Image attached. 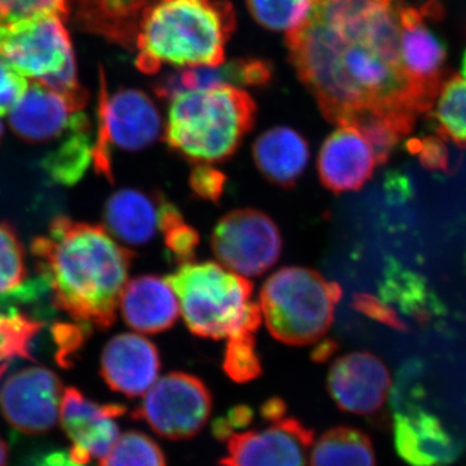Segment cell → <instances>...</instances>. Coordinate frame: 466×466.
Here are the masks:
<instances>
[{"mask_svg": "<svg viewBox=\"0 0 466 466\" xmlns=\"http://www.w3.org/2000/svg\"><path fill=\"white\" fill-rule=\"evenodd\" d=\"M61 20L46 15L0 25V58L32 79L60 72L75 57Z\"/></svg>", "mask_w": 466, "mask_h": 466, "instance_id": "cell-10", "label": "cell"}, {"mask_svg": "<svg viewBox=\"0 0 466 466\" xmlns=\"http://www.w3.org/2000/svg\"><path fill=\"white\" fill-rule=\"evenodd\" d=\"M27 280L26 253L16 229L0 222V297L11 293Z\"/></svg>", "mask_w": 466, "mask_h": 466, "instance_id": "cell-34", "label": "cell"}, {"mask_svg": "<svg viewBox=\"0 0 466 466\" xmlns=\"http://www.w3.org/2000/svg\"><path fill=\"white\" fill-rule=\"evenodd\" d=\"M227 175L210 164H196L189 174V187L201 200L218 204L225 195Z\"/></svg>", "mask_w": 466, "mask_h": 466, "instance_id": "cell-38", "label": "cell"}, {"mask_svg": "<svg viewBox=\"0 0 466 466\" xmlns=\"http://www.w3.org/2000/svg\"><path fill=\"white\" fill-rule=\"evenodd\" d=\"M91 332V327L76 321H56L52 324L51 336L56 348L55 358L58 366L73 367L76 355L84 348Z\"/></svg>", "mask_w": 466, "mask_h": 466, "instance_id": "cell-36", "label": "cell"}, {"mask_svg": "<svg viewBox=\"0 0 466 466\" xmlns=\"http://www.w3.org/2000/svg\"><path fill=\"white\" fill-rule=\"evenodd\" d=\"M431 113L441 139L466 147V78L452 76L443 82Z\"/></svg>", "mask_w": 466, "mask_h": 466, "instance_id": "cell-28", "label": "cell"}, {"mask_svg": "<svg viewBox=\"0 0 466 466\" xmlns=\"http://www.w3.org/2000/svg\"><path fill=\"white\" fill-rule=\"evenodd\" d=\"M380 299L417 321H429L440 312L434 294L426 287L424 279L397 262H389L380 285Z\"/></svg>", "mask_w": 466, "mask_h": 466, "instance_id": "cell-26", "label": "cell"}, {"mask_svg": "<svg viewBox=\"0 0 466 466\" xmlns=\"http://www.w3.org/2000/svg\"><path fill=\"white\" fill-rule=\"evenodd\" d=\"M314 5L315 0H247L250 15L259 25L285 33L302 25Z\"/></svg>", "mask_w": 466, "mask_h": 466, "instance_id": "cell-31", "label": "cell"}, {"mask_svg": "<svg viewBox=\"0 0 466 466\" xmlns=\"http://www.w3.org/2000/svg\"><path fill=\"white\" fill-rule=\"evenodd\" d=\"M394 444L410 466H449L464 452V443L419 403L394 410Z\"/></svg>", "mask_w": 466, "mask_h": 466, "instance_id": "cell-16", "label": "cell"}, {"mask_svg": "<svg viewBox=\"0 0 466 466\" xmlns=\"http://www.w3.org/2000/svg\"><path fill=\"white\" fill-rule=\"evenodd\" d=\"M400 5L394 0H315L308 20L287 33L300 82L334 125L388 119L407 135L431 112L404 72Z\"/></svg>", "mask_w": 466, "mask_h": 466, "instance_id": "cell-1", "label": "cell"}, {"mask_svg": "<svg viewBox=\"0 0 466 466\" xmlns=\"http://www.w3.org/2000/svg\"><path fill=\"white\" fill-rule=\"evenodd\" d=\"M104 227L128 247H143L158 231L157 193L148 195L137 188L113 193L104 207Z\"/></svg>", "mask_w": 466, "mask_h": 466, "instance_id": "cell-24", "label": "cell"}, {"mask_svg": "<svg viewBox=\"0 0 466 466\" xmlns=\"http://www.w3.org/2000/svg\"><path fill=\"white\" fill-rule=\"evenodd\" d=\"M69 14V0H0V25L46 15L66 18Z\"/></svg>", "mask_w": 466, "mask_h": 466, "instance_id": "cell-35", "label": "cell"}, {"mask_svg": "<svg viewBox=\"0 0 466 466\" xmlns=\"http://www.w3.org/2000/svg\"><path fill=\"white\" fill-rule=\"evenodd\" d=\"M35 466H85L70 458L69 453L52 452L39 460Z\"/></svg>", "mask_w": 466, "mask_h": 466, "instance_id": "cell-42", "label": "cell"}, {"mask_svg": "<svg viewBox=\"0 0 466 466\" xmlns=\"http://www.w3.org/2000/svg\"><path fill=\"white\" fill-rule=\"evenodd\" d=\"M125 413L121 404L96 403L78 389H66L60 417L61 426L72 441L70 458L82 465L92 458H104L119 438L116 419Z\"/></svg>", "mask_w": 466, "mask_h": 466, "instance_id": "cell-15", "label": "cell"}, {"mask_svg": "<svg viewBox=\"0 0 466 466\" xmlns=\"http://www.w3.org/2000/svg\"><path fill=\"white\" fill-rule=\"evenodd\" d=\"M285 413V404L279 398H272L266 401L262 406V415L268 421H276V420L283 419Z\"/></svg>", "mask_w": 466, "mask_h": 466, "instance_id": "cell-43", "label": "cell"}, {"mask_svg": "<svg viewBox=\"0 0 466 466\" xmlns=\"http://www.w3.org/2000/svg\"><path fill=\"white\" fill-rule=\"evenodd\" d=\"M125 323L143 334H158L173 328L179 318L177 296L165 279L142 275L126 284L119 299Z\"/></svg>", "mask_w": 466, "mask_h": 466, "instance_id": "cell-19", "label": "cell"}, {"mask_svg": "<svg viewBox=\"0 0 466 466\" xmlns=\"http://www.w3.org/2000/svg\"><path fill=\"white\" fill-rule=\"evenodd\" d=\"M161 358L155 343L135 333L110 339L100 359V375L113 391L142 397L158 380Z\"/></svg>", "mask_w": 466, "mask_h": 466, "instance_id": "cell-17", "label": "cell"}, {"mask_svg": "<svg viewBox=\"0 0 466 466\" xmlns=\"http://www.w3.org/2000/svg\"><path fill=\"white\" fill-rule=\"evenodd\" d=\"M235 29L228 0H152L140 21L135 64L146 75L164 66H220Z\"/></svg>", "mask_w": 466, "mask_h": 466, "instance_id": "cell-3", "label": "cell"}, {"mask_svg": "<svg viewBox=\"0 0 466 466\" xmlns=\"http://www.w3.org/2000/svg\"><path fill=\"white\" fill-rule=\"evenodd\" d=\"M256 332L244 330L228 337L223 357V370L236 383L254 381L262 375V361L256 350Z\"/></svg>", "mask_w": 466, "mask_h": 466, "instance_id": "cell-33", "label": "cell"}, {"mask_svg": "<svg viewBox=\"0 0 466 466\" xmlns=\"http://www.w3.org/2000/svg\"><path fill=\"white\" fill-rule=\"evenodd\" d=\"M165 280L179 302L189 332L202 339H223L257 332L262 323L258 303L251 302L254 285L216 262L186 263Z\"/></svg>", "mask_w": 466, "mask_h": 466, "instance_id": "cell-5", "label": "cell"}, {"mask_svg": "<svg viewBox=\"0 0 466 466\" xmlns=\"http://www.w3.org/2000/svg\"><path fill=\"white\" fill-rule=\"evenodd\" d=\"M30 250L56 311L97 329L116 323L134 253L106 227L56 217Z\"/></svg>", "mask_w": 466, "mask_h": 466, "instance_id": "cell-2", "label": "cell"}, {"mask_svg": "<svg viewBox=\"0 0 466 466\" xmlns=\"http://www.w3.org/2000/svg\"><path fill=\"white\" fill-rule=\"evenodd\" d=\"M99 466H167L157 443L140 431L119 435L115 446L100 459Z\"/></svg>", "mask_w": 466, "mask_h": 466, "instance_id": "cell-32", "label": "cell"}, {"mask_svg": "<svg viewBox=\"0 0 466 466\" xmlns=\"http://www.w3.org/2000/svg\"><path fill=\"white\" fill-rule=\"evenodd\" d=\"M162 135V118L146 92L122 88L109 96L106 75L100 73L97 131L94 143L95 171L115 182L112 147L126 152H139L153 146Z\"/></svg>", "mask_w": 466, "mask_h": 466, "instance_id": "cell-7", "label": "cell"}, {"mask_svg": "<svg viewBox=\"0 0 466 466\" xmlns=\"http://www.w3.org/2000/svg\"><path fill=\"white\" fill-rule=\"evenodd\" d=\"M87 115L75 113L63 140L42 159L41 167L55 184L70 187L82 179L94 158V139Z\"/></svg>", "mask_w": 466, "mask_h": 466, "instance_id": "cell-25", "label": "cell"}, {"mask_svg": "<svg viewBox=\"0 0 466 466\" xmlns=\"http://www.w3.org/2000/svg\"><path fill=\"white\" fill-rule=\"evenodd\" d=\"M379 167L375 152L355 126L341 125L321 146L318 156L320 182L330 192L359 191Z\"/></svg>", "mask_w": 466, "mask_h": 466, "instance_id": "cell-18", "label": "cell"}, {"mask_svg": "<svg viewBox=\"0 0 466 466\" xmlns=\"http://www.w3.org/2000/svg\"><path fill=\"white\" fill-rule=\"evenodd\" d=\"M400 58L410 84L429 110L433 109L444 78L447 50L426 24V9L400 5Z\"/></svg>", "mask_w": 466, "mask_h": 466, "instance_id": "cell-14", "label": "cell"}, {"mask_svg": "<svg viewBox=\"0 0 466 466\" xmlns=\"http://www.w3.org/2000/svg\"><path fill=\"white\" fill-rule=\"evenodd\" d=\"M152 0H69L76 25L133 50L144 11Z\"/></svg>", "mask_w": 466, "mask_h": 466, "instance_id": "cell-22", "label": "cell"}, {"mask_svg": "<svg viewBox=\"0 0 466 466\" xmlns=\"http://www.w3.org/2000/svg\"><path fill=\"white\" fill-rule=\"evenodd\" d=\"M63 383L45 367H27L0 388V410L12 428L26 435L48 433L57 424Z\"/></svg>", "mask_w": 466, "mask_h": 466, "instance_id": "cell-11", "label": "cell"}, {"mask_svg": "<svg viewBox=\"0 0 466 466\" xmlns=\"http://www.w3.org/2000/svg\"><path fill=\"white\" fill-rule=\"evenodd\" d=\"M352 308L366 315V317L379 321V323L388 325L392 329L400 330V332H406L408 329L406 323L401 320L400 314L391 306H389L388 303L377 299L372 294H355L354 300H352Z\"/></svg>", "mask_w": 466, "mask_h": 466, "instance_id": "cell-40", "label": "cell"}, {"mask_svg": "<svg viewBox=\"0 0 466 466\" xmlns=\"http://www.w3.org/2000/svg\"><path fill=\"white\" fill-rule=\"evenodd\" d=\"M271 63L262 58H236L218 66H195L177 70L156 82L155 92L162 100H171L183 91L201 90L216 86L259 87L271 81Z\"/></svg>", "mask_w": 466, "mask_h": 466, "instance_id": "cell-20", "label": "cell"}, {"mask_svg": "<svg viewBox=\"0 0 466 466\" xmlns=\"http://www.w3.org/2000/svg\"><path fill=\"white\" fill-rule=\"evenodd\" d=\"M327 388L343 412L372 416L388 400L390 373L376 355L367 351L349 352L333 361L328 372Z\"/></svg>", "mask_w": 466, "mask_h": 466, "instance_id": "cell-13", "label": "cell"}, {"mask_svg": "<svg viewBox=\"0 0 466 466\" xmlns=\"http://www.w3.org/2000/svg\"><path fill=\"white\" fill-rule=\"evenodd\" d=\"M8 446L5 444V441L0 438V466L8 465Z\"/></svg>", "mask_w": 466, "mask_h": 466, "instance_id": "cell-45", "label": "cell"}, {"mask_svg": "<svg viewBox=\"0 0 466 466\" xmlns=\"http://www.w3.org/2000/svg\"><path fill=\"white\" fill-rule=\"evenodd\" d=\"M461 73H462V76H464V78H466V51L464 54V57H462Z\"/></svg>", "mask_w": 466, "mask_h": 466, "instance_id": "cell-46", "label": "cell"}, {"mask_svg": "<svg viewBox=\"0 0 466 466\" xmlns=\"http://www.w3.org/2000/svg\"><path fill=\"white\" fill-rule=\"evenodd\" d=\"M213 410V397L198 377L171 372L157 380L133 413L159 437L189 440L200 433Z\"/></svg>", "mask_w": 466, "mask_h": 466, "instance_id": "cell-8", "label": "cell"}, {"mask_svg": "<svg viewBox=\"0 0 466 466\" xmlns=\"http://www.w3.org/2000/svg\"><path fill=\"white\" fill-rule=\"evenodd\" d=\"M158 231L164 236L167 258L182 266L196 258V250L200 245L198 229L184 220L179 208L168 201L162 193H157Z\"/></svg>", "mask_w": 466, "mask_h": 466, "instance_id": "cell-30", "label": "cell"}, {"mask_svg": "<svg viewBox=\"0 0 466 466\" xmlns=\"http://www.w3.org/2000/svg\"><path fill=\"white\" fill-rule=\"evenodd\" d=\"M406 148L410 155L417 156L426 170L449 173L452 167L449 147L441 137H415L408 140Z\"/></svg>", "mask_w": 466, "mask_h": 466, "instance_id": "cell-37", "label": "cell"}, {"mask_svg": "<svg viewBox=\"0 0 466 466\" xmlns=\"http://www.w3.org/2000/svg\"><path fill=\"white\" fill-rule=\"evenodd\" d=\"M75 113L63 96L33 81L9 112V126L24 142L47 143L66 133Z\"/></svg>", "mask_w": 466, "mask_h": 466, "instance_id": "cell-21", "label": "cell"}, {"mask_svg": "<svg viewBox=\"0 0 466 466\" xmlns=\"http://www.w3.org/2000/svg\"><path fill=\"white\" fill-rule=\"evenodd\" d=\"M251 150L262 177L280 188H293L309 161L308 140L287 126L265 131L257 137Z\"/></svg>", "mask_w": 466, "mask_h": 466, "instance_id": "cell-23", "label": "cell"}, {"mask_svg": "<svg viewBox=\"0 0 466 466\" xmlns=\"http://www.w3.org/2000/svg\"><path fill=\"white\" fill-rule=\"evenodd\" d=\"M45 327V320L20 309L0 314V377L15 359L34 360V341Z\"/></svg>", "mask_w": 466, "mask_h": 466, "instance_id": "cell-29", "label": "cell"}, {"mask_svg": "<svg viewBox=\"0 0 466 466\" xmlns=\"http://www.w3.org/2000/svg\"><path fill=\"white\" fill-rule=\"evenodd\" d=\"M311 466H377L370 437L358 429H329L312 446Z\"/></svg>", "mask_w": 466, "mask_h": 466, "instance_id": "cell-27", "label": "cell"}, {"mask_svg": "<svg viewBox=\"0 0 466 466\" xmlns=\"http://www.w3.org/2000/svg\"><path fill=\"white\" fill-rule=\"evenodd\" d=\"M211 249L229 271L256 278L280 258L283 238L274 220L263 211L238 208L220 218L214 227Z\"/></svg>", "mask_w": 466, "mask_h": 466, "instance_id": "cell-9", "label": "cell"}, {"mask_svg": "<svg viewBox=\"0 0 466 466\" xmlns=\"http://www.w3.org/2000/svg\"><path fill=\"white\" fill-rule=\"evenodd\" d=\"M253 420V410L250 407L236 406L229 410L228 415L218 419L213 425V433L216 435L218 440H228L236 429L245 428L250 424Z\"/></svg>", "mask_w": 466, "mask_h": 466, "instance_id": "cell-41", "label": "cell"}, {"mask_svg": "<svg viewBox=\"0 0 466 466\" xmlns=\"http://www.w3.org/2000/svg\"><path fill=\"white\" fill-rule=\"evenodd\" d=\"M29 88L25 76L0 58V116L7 115Z\"/></svg>", "mask_w": 466, "mask_h": 466, "instance_id": "cell-39", "label": "cell"}, {"mask_svg": "<svg viewBox=\"0 0 466 466\" xmlns=\"http://www.w3.org/2000/svg\"><path fill=\"white\" fill-rule=\"evenodd\" d=\"M315 433L296 419H280L260 431L232 434L220 466H308Z\"/></svg>", "mask_w": 466, "mask_h": 466, "instance_id": "cell-12", "label": "cell"}, {"mask_svg": "<svg viewBox=\"0 0 466 466\" xmlns=\"http://www.w3.org/2000/svg\"><path fill=\"white\" fill-rule=\"evenodd\" d=\"M256 115V101L236 86L179 92L168 106L165 142L193 164L223 162L250 133Z\"/></svg>", "mask_w": 466, "mask_h": 466, "instance_id": "cell-4", "label": "cell"}, {"mask_svg": "<svg viewBox=\"0 0 466 466\" xmlns=\"http://www.w3.org/2000/svg\"><path fill=\"white\" fill-rule=\"evenodd\" d=\"M334 350H336V343L333 341L319 343L318 348L312 352V359H314L315 361H325L327 359L332 357Z\"/></svg>", "mask_w": 466, "mask_h": 466, "instance_id": "cell-44", "label": "cell"}, {"mask_svg": "<svg viewBox=\"0 0 466 466\" xmlns=\"http://www.w3.org/2000/svg\"><path fill=\"white\" fill-rule=\"evenodd\" d=\"M342 288L306 267H284L267 279L259 308L276 341L308 346L329 332Z\"/></svg>", "mask_w": 466, "mask_h": 466, "instance_id": "cell-6", "label": "cell"}, {"mask_svg": "<svg viewBox=\"0 0 466 466\" xmlns=\"http://www.w3.org/2000/svg\"><path fill=\"white\" fill-rule=\"evenodd\" d=\"M3 134H5V128H3V124L0 122V140H2Z\"/></svg>", "mask_w": 466, "mask_h": 466, "instance_id": "cell-47", "label": "cell"}]
</instances>
